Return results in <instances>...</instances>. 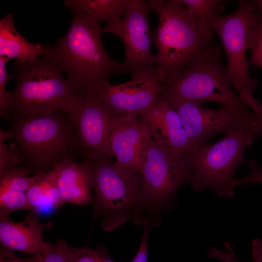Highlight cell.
<instances>
[{"instance_id":"obj_1","label":"cell","mask_w":262,"mask_h":262,"mask_svg":"<svg viewBox=\"0 0 262 262\" xmlns=\"http://www.w3.org/2000/svg\"><path fill=\"white\" fill-rule=\"evenodd\" d=\"M72 12L70 27L52 45H44V54L62 72L78 93L96 90L109 82L114 75L123 73L122 63L112 59L101 40L103 29L82 11Z\"/></svg>"},{"instance_id":"obj_2","label":"cell","mask_w":262,"mask_h":262,"mask_svg":"<svg viewBox=\"0 0 262 262\" xmlns=\"http://www.w3.org/2000/svg\"><path fill=\"white\" fill-rule=\"evenodd\" d=\"M159 16L154 32L158 49L156 73L162 85L170 83L193 62L213 52V32L209 31L180 0H148Z\"/></svg>"},{"instance_id":"obj_3","label":"cell","mask_w":262,"mask_h":262,"mask_svg":"<svg viewBox=\"0 0 262 262\" xmlns=\"http://www.w3.org/2000/svg\"><path fill=\"white\" fill-rule=\"evenodd\" d=\"M8 140L20 154V166L33 175L48 172L64 160L75 159L77 145L68 113L60 111L33 117H9Z\"/></svg>"},{"instance_id":"obj_4","label":"cell","mask_w":262,"mask_h":262,"mask_svg":"<svg viewBox=\"0 0 262 262\" xmlns=\"http://www.w3.org/2000/svg\"><path fill=\"white\" fill-rule=\"evenodd\" d=\"M150 131L152 135L143 158L138 211L133 219L139 225L148 220L152 225H158L159 214L173 205L175 196L182 185L191 183L193 172L185 156Z\"/></svg>"},{"instance_id":"obj_5","label":"cell","mask_w":262,"mask_h":262,"mask_svg":"<svg viewBox=\"0 0 262 262\" xmlns=\"http://www.w3.org/2000/svg\"><path fill=\"white\" fill-rule=\"evenodd\" d=\"M12 66L16 85L5 118L68 113L78 92L47 56L32 62L15 60Z\"/></svg>"},{"instance_id":"obj_6","label":"cell","mask_w":262,"mask_h":262,"mask_svg":"<svg viewBox=\"0 0 262 262\" xmlns=\"http://www.w3.org/2000/svg\"><path fill=\"white\" fill-rule=\"evenodd\" d=\"M254 120L226 133L215 143L206 144L185 156L192 170L190 184L193 190L210 189L221 197H233L230 186L235 172L246 163L245 149L255 139Z\"/></svg>"},{"instance_id":"obj_7","label":"cell","mask_w":262,"mask_h":262,"mask_svg":"<svg viewBox=\"0 0 262 262\" xmlns=\"http://www.w3.org/2000/svg\"><path fill=\"white\" fill-rule=\"evenodd\" d=\"M86 161L94 193L93 218L102 229L115 230L137 213L141 174L112 161Z\"/></svg>"},{"instance_id":"obj_8","label":"cell","mask_w":262,"mask_h":262,"mask_svg":"<svg viewBox=\"0 0 262 262\" xmlns=\"http://www.w3.org/2000/svg\"><path fill=\"white\" fill-rule=\"evenodd\" d=\"M222 46L187 66L174 81L162 85L164 99L184 100L203 104L213 101L239 111L248 106L234 92L221 59Z\"/></svg>"},{"instance_id":"obj_9","label":"cell","mask_w":262,"mask_h":262,"mask_svg":"<svg viewBox=\"0 0 262 262\" xmlns=\"http://www.w3.org/2000/svg\"><path fill=\"white\" fill-rule=\"evenodd\" d=\"M239 3L234 12L217 16L211 26L220 38L226 54L228 81L256 116L262 112V105L253 94L258 81L250 76L246 57L247 35L255 6L254 1L240 0Z\"/></svg>"},{"instance_id":"obj_10","label":"cell","mask_w":262,"mask_h":262,"mask_svg":"<svg viewBox=\"0 0 262 262\" xmlns=\"http://www.w3.org/2000/svg\"><path fill=\"white\" fill-rule=\"evenodd\" d=\"M68 113L81 160L112 161L109 134L114 115L98 93L92 89L78 93Z\"/></svg>"},{"instance_id":"obj_11","label":"cell","mask_w":262,"mask_h":262,"mask_svg":"<svg viewBox=\"0 0 262 262\" xmlns=\"http://www.w3.org/2000/svg\"><path fill=\"white\" fill-rule=\"evenodd\" d=\"M152 11L147 0H131L121 20L103 29L104 33L118 36L124 45L123 73L132 75L156 66L157 56L151 50L154 32L148 22V15Z\"/></svg>"},{"instance_id":"obj_12","label":"cell","mask_w":262,"mask_h":262,"mask_svg":"<svg viewBox=\"0 0 262 262\" xmlns=\"http://www.w3.org/2000/svg\"><path fill=\"white\" fill-rule=\"evenodd\" d=\"M164 99L180 116L196 148L206 145L214 135L220 132L226 134L255 119L254 113L249 110L242 111L226 107L211 109L195 102Z\"/></svg>"},{"instance_id":"obj_13","label":"cell","mask_w":262,"mask_h":262,"mask_svg":"<svg viewBox=\"0 0 262 262\" xmlns=\"http://www.w3.org/2000/svg\"><path fill=\"white\" fill-rule=\"evenodd\" d=\"M114 115L138 116L161 96L162 85L155 68L132 74L127 82H110L95 90Z\"/></svg>"},{"instance_id":"obj_14","label":"cell","mask_w":262,"mask_h":262,"mask_svg":"<svg viewBox=\"0 0 262 262\" xmlns=\"http://www.w3.org/2000/svg\"><path fill=\"white\" fill-rule=\"evenodd\" d=\"M151 135L139 116L114 115L109 142L116 158L115 164L141 173L144 153Z\"/></svg>"},{"instance_id":"obj_15","label":"cell","mask_w":262,"mask_h":262,"mask_svg":"<svg viewBox=\"0 0 262 262\" xmlns=\"http://www.w3.org/2000/svg\"><path fill=\"white\" fill-rule=\"evenodd\" d=\"M53 225L52 222H40L38 213L32 210L18 222L0 215V248L33 256L42 254L50 243L44 241L43 231Z\"/></svg>"},{"instance_id":"obj_16","label":"cell","mask_w":262,"mask_h":262,"mask_svg":"<svg viewBox=\"0 0 262 262\" xmlns=\"http://www.w3.org/2000/svg\"><path fill=\"white\" fill-rule=\"evenodd\" d=\"M139 117L150 131L177 153L186 156L196 149L180 116L162 96Z\"/></svg>"},{"instance_id":"obj_17","label":"cell","mask_w":262,"mask_h":262,"mask_svg":"<svg viewBox=\"0 0 262 262\" xmlns=\"http://www.w3.org/2000/svg\"><path fill=\"white\" fill-rule=\"evenodd\" d=\"M52 170L64 204L84 206L93 202L92 178L86 161L67 159Z\"/></svg>"},{"instance_id":"obj_18","label":"cell","mask_w":262,"mask_h":262,"mask_svg":"<svg viewBox=\"0 0 262 262\" xmlns=\"http://www.w3.org/2000/svg\"><path fill=\"white\" fill-rule=\"evenodd\" d=\"M44 53L43 45L29 42L16 30L13 14L0 19V56L26 63L35 61Z\"/></svg>"},{"instance_id":"obj_19","label":"cell","mask_w":262,"mask_h":262,"mask_svg":"<svg viewBox=\"0 0 262 262\" xmlns=\"http://www.w3.org/2000/svg\"><path fill=\"white\" fill-rule=\"evenodd\" d=\"M131 0H66L65 6L76 8L97 22L104 21L105 27L118 23Z\"/></svg>"},{"instance_id":"obj_20","label":"cell","mask_w":262,"mask_h":262,"mask_svg":"<svg viewBox=\"0 0 262 262\" xmlns=\"http://www.w3.org/2000/svg\"><path fill=\"white\" fill-rule=\"evenodd\" d=\"M35 180L26 194L31 210L38 213L41 208H58L64 204L52 169L34 175Z\"/></svg>"},{"instance_id":"obj_21","label":"cell","mask_w":262,"mask_h":262,"mask_svg":"<svg viewBox=\"0 0 262 262\" xmlns=\"http://www.w3.org/2000/svg\"><path fill=\"white\" fill-rule=\"evenodd\" d=\"M188 12L202 25L213 32L211 24L219 15L221 4L218 0H180Z\"/></svg>"},{"instance_id":"obj_22","label":"cell","mask_w":262,"mask_h":262,"mask_svg":"<svg viewBox=\"0 0 262 262\" xmlns=\"http://www.w3.org/2000/svg\"><path fill=\"white\" fill-rule=\"evenodd\" d=\"M28 171L21 166L7 169L0 173V189H9L24 192L35 180V175L27 177Z\"/></svg>"},{"instance_id":"obj_23","label":"cell","mask_w":262,"mask_h":262,"mask_svg":"<svg viewBox=\"0 0 262 262\" xmlns=\"http://www.w3.org/2000/svg\"><path fill=\"white\" fill-rule=\"evenodd\" d=\"M19 210H31L26 192L0 189V215L8 216Z\"/></svg>"},{"instance_id":"obj_24","label":"cell","mask_w":262,"mask_h":262,"mask_svg":"<svg viewBox=\"0 0 262 262\" xmlns=\"http://www.w3.org/2000/svg\"><path fill=\"white\" fill-rule=\"evenodd\" d=\"M246 48L251 51L248 66L262 68V25L249 28Z\"/></svg>"},{"instance_id":"obj_25","label":"cell","mask_w":262,"mask_h":262,"mask_svg":"<svg viewBox=\"0 0 262 262\" xmlns=\"http://www.w3.org/2000/svg\"><path fill=\"white\" fill-rule=\"evenodd\" d=\"M0 139V173L4 171L20 166L21 157L16 144L13 142L10 145Z\"/></svg>"},{"instance_id":"obj_26","label":"cell","mask_w":262,"mask_h":262,"mask_svg":"<svg viewBox=\"0 0 262 262\" xmlns=\"http://www.w3.org/2000/svg\"><path fill=\"white\" fill-rule=\"evenodd\" d=\"M9 60L0 56V115L5 117L9 108L12 93L8 92L6 85L7 81L11 78L6 69V64Z\"/></svg>"},{"instance_id":"obj_27","label":"cell","mask_w":262,"mask_h":262,"mask_svg":"<svg viewBox=\"0 0 262 262\" xmlns=\"http://www.w3.org/2000/svg\"><path fill=\"white\" fill-rule=\"evenodd\" d=\"M68 246L63 238H60L53 244L49 243L45 251L40 254L38 262H66Z\"/></svg>"},{"instance_id":"obj_28","label":"cell","mask_w":262,"mask_h":262,"mask_svg":"<svg viewBox=\"0 0 262 262\" xmlns=\"http://www.w3.org/2000/svg\"><path fill=\"white\" fill-rule=\"evenodd\" d=\"M96 249L86 246L82 247H73L68 246L66 253V262H98Z\"/></svg>"},{"instance_id":"obj_29","label":"cell","mask_w":262,"mask_h":262,"mask_svg":"<svg viewBox=\"0 0 262 262\" xmlns=\"http://www.w3.org/2000/svg\"><path fill=\"white\" fill-rule=\"evenodd\" d=\"M248 165L250 172L246 177L242 179L234 178L231 184V189L238 185L250 183H262V168L253 159L247 160L246 163Z\"/></svg>"},{"instance_id":"obj_30","label":"cell","mask_w":262,"mask_h":262,"mask_svg":"<svg viewBox=\"0 0 262 262\" xmlns=\"http://www.w3.org/2000/svg\"><path fill=\"white\" fill-rule=\"evenodd\" d=\"M143 235L138 251L131 262H147V241L150 232L151 223L148 220L142 223Z\"/></svg>"},{"instance_id":"obj_31","label":"cell","mask_w":262,"mask_h":262,"mask_svg":"<svg viewBox=\"0 0 262 262\" xmlns=\"http://www.w3.org/2000/svg\"><path fill=\"white\" fill-rule=\"evenodd\" d=\"M40 254L33 256L30 258H21L17 257L15 252L0 248V262H38Z\"/></svg>"},{"instance_id":"obj_32","label":"cell","mask_w":262,"mask_h":262,"mask_svg":"<svg viewBox=\"0 0 262 262\" xmlns=\"http://www.w3.org/2000/svg\"><path fill=\"white\" fill-rule=\"evenodd\" d=\"M224 246L226 248L225 251L220 250L215 248L209 249V255L211 257L218 258L223 262H235L233 257V251L230 244L225 242Z\"/></svg>"},{"instance_id":"obj_33","label":"cell","mask_w":262,"mask_h":262,"mask_svg":"<svg viewBox=\"0 0 262 262\" xmlns=\"http://www.w3.org/2000/svg\"><path fill=\"white\" fill-rule=\"evenodd\" d=\"M254 2L255 8L251 18L250 27L262 25V0H256Z\"/></svg>"},{"instance_id":"obj_34","label":"cell","mask_w":262,"mask_h":262,"mask_svg":"<svg viewBox=\"0 0 262 262\" xmlns=\"http://www.w3.org/2000/svg\"><path fill=\"white\" fill-rule=\"evenodd\" d=\"M251 252L253 262H262V240L256 239L252 242Z\"/></svg>"},{"instance_id":"obj_35","label":"cell","mask_w":262,"mask_h":262,"mask_svg":"<svg viewBox=\"0 0 262 262\" xmlns=\"http://www.w3.org/2000/svg\"><path fill=\"white\" fill-rule=\"evenodd\" d=\"M96 250L98 256V262H116L109 255L104 246L98 245Z\"/></svg>"},{"instance_id":"obj_36","label":"cell","mask_w":262,"mask_h":262,"mask_svg":"<svg viewBox=\"0 0 262 262\" xmlns=\"http://www.w3.org/2000/svg\"><path fill=\"white\" fill-rule=\"evenodd\" d=\"M253 133L255 139L262 135V112L258 115H255Z\"/></svg>"},{"instance_id":"obj_37","label":"cell","mask_w":262,"mask_h":262,"mask_svg":"<svg viewBox=\"0 0 262 262\" xmlns=\"http://www.w3.org/2000/svg\"><path fill=\"white\" fill-rule=\"evenodd\" d=\"M236 262H241L238 259L236 260Z\"/></svg>"}]
</instances>
